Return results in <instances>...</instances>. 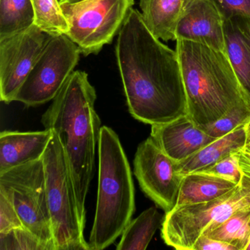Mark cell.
Returning a JSON list of instances; mask_svg holds the SVG:
<instances>
[{"mask_svg":"<svg viewBox=\"0 0 250 250\" xmlns=\"http://www.w3.org/2000/svg\"><path fill=\"white\" fill-rule=\"evenodd\" d=\"M96 92L84 71H74L43 113L45 129L58 134L66 154L82 217L95 169L102 122L95 109Z\"/></svg>","mask_w":250,"mask_h":250,"instance_id":"obj_2","label":"cell"},{"mask_svg":"<svg viewBox=\"0 0 250 250\" xmlns=\"http://www.w3.org/2000/svg\"><path fill=\"white\" fill-rule=\"evenodd\" d=\"M96 215L89 239L90 250H102L122 235L135 210L131 168L118 134L101 128Z\"/></svg>","mask_w":250,"mask_h":250,"instance_id":"obj_4","label":"cell"},{"mask_svg":"<svg viewBox=\"0 0 250 250\" xmlns=\"http://www.w3.org/2000/svg\"><path fill=\"white\" fill-rule=\"evenodd\" d=\"M0 193L12 203L24 228L55 250L43 159L1 172Z\"/></svg>","mask_w":250,"mask_h":250,"instance_id":"obj_7","label":"cell"},{"mask_svg":"<svg viewBox=\"0 0 250 250\" xmlns=\"http://www.w3.org/2000/svg\"><path fill=\"white\" fill-rule=\"evenodd\" d=\"M134 0H83L61 5L68 24L66 36L84 55L98 54L113 40Z\"/></svg>","mask_w":250,"mask_h":250,"instance_id":"obj_8","label":"cell"},{"mask_svg":"<svg viewBox=\"0 0 250 250\" xmlns=\"http://www.w3.org/2000/svg\"><path fill=\"white\" fill-rule=\"evenodd\" d=\"M250 118V106H238L215 122L200 127L206 134L214 139L220 138L245 124Z\"/></svg>","mask_w":250,"mask_h":250,"instance_id":"obj_24","label":"cell"},{"mask_svg":"<svg viewBox=\"0 0 250 250\" xmlns=\"http://www.w3.org/2000/svg\"><path fill=\"white\" fill-rule=\"evenodd\" d=\"M1 250H50V248L27 228H19L0 232Z\"/></svg>","mask_w":250,"mask_h":250,"instance_id":"obj_23","label":"cell"},{"mask_svg":"<svg viewBox=\"0 0 250 250\" xmlns=\"http://www.w3.org/2000/svg\"><path fill=\"white\" fill-rule=\"evenodd\" d=\"M117 62L130 114L150 125L187 115V96L176 51L149 30L131 8L120 29Z\"/></svg>","mask_w":250,"mask_h":250,"instance_id":"obj_1","label":"cell"},{"mask_svg":"<svg viewBox=\"0 0 250 250\" xmlns=\"http://www.w3.org/2000/svg\"><path fill=\"white\" fill-rule=\"evenodd\" d=\"M250 206V178L243 175L241 183L214 200L177 206L166 213L162 238L178 250H193L199 238L225 222L234 213Z\"/></svg>","mask_w":250,"mask_h":250,"instance_id":"obj_6","label":"cell"},{"mask_svg":"<svg viewBox=\"0 0 250 250\" xmlns=\"http://www.w3.org/2000/svg\"><path fill=\"white\" fill-rule=\"evenodd\" d=\"M151 126L150 137L175 162H182L216 140L197 126L187 115Z\"/></svg>","mask_w":250,"mask_h":250,"instance_id":"obj_13","label":"cell"},{"mask_svg":"<svg viewBox=\"0 0 250 250\" xmlns=\"http://www.w3.org/2000/svg\"><path fill=\"white\" fill-rule=\"evenodd\" d=\"M225 54L250 105V18L237 16L224 21Z\"/></svg>","mask_w":250,"mask_h":250,"instance_id":"obj_15","label":"cell"},{"mask_svg":"<svg viewBox=\"0 0 250 250\" xmlns=\"http://www.w3.org/2000/svg\"><path fill=\"white\" fill-rule=\"evenodd\" d=\"M187 102V115L199 127L215 122L238 106L249 105L226 54L177 40Z\"/></svg>","mask_w":250,"mask_h":250,"instance_id":"obj_3","label":"cell"},{"mask_svg":"<svg viewBox=\"0 0 250 250\" xmlns=\"http://www.w3.org/2000/svg\"><path fill=\"white\" fill-rule=\"evenodd\" d=\"M134 172L143 192L165 213L175 207L184 176L177 172L176 162L161 150L151 137L139 145Z\"/></svg>","mask_w":250,"mask_h":250,"instance_id":"obj_11","label":"cell"},{"mask_svg":"<svg viewBox=\"0 0 250 250\" xmlns=\"http://www.w3.org/2000/svg\"><path fill=\"white\" fill-rule=\"evenodd\" d=\"M54 131H2L0 134V173L42 159Z\"/></svg>","mask_w":250,"mask_h":250,"instance_id":"obj_14","label":"cell"},{"mask_svg":"<svg viewBox=\"0 0 250 250\" xmlns=\"http://www.w3.org/2000/svg\"><path fill=\"white\" fill-rule=\"evenodd\" d=\"M188 0H140L142 17L150 32L160 40L176 42L177 25Z\"/></svg>","mask_w":250,"mask_h":250,"instance_id":"obj_17","label":"cell"},{"mask_svg":"<svg viewBox=\"0 0 250 250\" xmlns=\"http://www.w3.org/2000/svg\"><path fill=\"white\" fill-rule=\"evenodd\" d=\"M245 250H250V238L249 240L248 244H247V247H246Z\"/></svg>","mask_w":250,"mask_h":250,"instance_id":"obj_32","label":"cell"},{"mask_svg":"<svg viewBox=\"0 0 250 250\" xmlns=\"http://www.w3.org/2000/svg\"><path fill=\"white\" fill-rule=\"evenodd\" d=\"M203 235L229 243L238 250H245L250 238V206L235 212Z\"/></svg>","mask_w":250,"mask_h":250,"instance_id":"obj_21","label":"cell"},{"mask_svg":"<svg viewBox=\"0 0 250 250\" xmlns=\"http://www.w3.org/2000/svg\"><path fill=\"white\" fill-rule=\"evenodd\" d=\"M246 131V146L250 147V118L245 124Z\"/></svg>","mask_w":250,"mask_h":250,"instance_id":"obj_30","label":"cell"},{"mask_svg":"<svg viewBox=\"0 0 250 250\" xmlns=\"http://www.w3.org/2000/svg\"><path fill=\"white\" fill-rule=\"evenodd\" d=\"M81 53L66 35H53L20 87L16 102L36 106L53 100L74 72Z\"/></svg>","mask_w":250,"mask_h":250,"instance_id":"obj_9","label":"cell"},{"mask_svg":"<svg viewBox=\"0 0 250 250\" xmlns=\"http://www.w3.org/2000/svg\"><path fill=\"white\" fill-rule=\"evenodd\" d=\"M245 124L209 143L182 162H176V170L184 176L207 169L231 153L240 151L246 145Z\"/></svg>","mask_w":250,"mask_h":250,"instance_id":"obj_16","label":"cell"},{"mask_svg":"<svg viewBox=\"0 0 250 250\" xmlns=\"http://www.w3.org/2000/svg\"><path fill=\"white\" fill-rule=\"evenodd\" d=\"M198 172L219 177L235 184L241 183L243 178L238 164V152L228 155L213 166Z\"/></svg>","mask_w":250,"mask_h":250,"instance_id":"obj_25","label":"cell"},{"mask_svg":"<svg viewBox=\"0 0 250 250\" xmlns=\"http://www.w3.org/2000/svg\"><path fill=\"white\" fill-rule=\"evenodd\" d=\"M53 35L36 24L0 39V99L6 104L16 96Z\"/></svg>","mask_w":250,"mask_h":250,"instance_id":"obj_10","label":"cell"},{"mask_svg":"<svg viewBox=\"0 0 250 250\" xmlns=\"http://www.w3.org/2000/svg\"><path fill=\"white\" fill-rule=\"evenodd\" d=\"M35 24L31 0H0V39Z\"/></svg>","mask_w":250,"mask_h":250,"instance_id":"obj_20","label":"cell"},{"mask_svg":"<svg viewBox=\"0 0 250 250\" xmlns=\"http://www.w3.org/2000/svg\"><path fill=\"white\" fill-rule=\"evenodd\" d=\"M23 227L24 225L12 203L0 193V232Z\"/></svg>","mask_w":250,"mask_h":250,"instance_id":"obj_27","label":"cell"},{"mask_svg":"<svg viewBox=\"0 0 250 250\" xmlns=\"http://www.w3.org/2000/svg\"><path fill=\"white\" fill-rule=\"evenodd\" d=\"M238 164L241 173L244 176L250 178V147L244 146L238 152Z\"/></svg>","mask_w":250,"mask_h":250,"instance_id":"obj_29","label":"cell"},{"mask_svg":"<svg viewBox=\"0 0 250 250\" xmlns=\"http://www.w3.org/2000/svg\"><path fill=\"white\" fill-rule=\"evenodd\" d=\"M175 36L225 53L224 20L210 0L187 1Z\"/></svg>","mask_w":250,"mask_h":250,"instance_id":"obj_12","label":"cell"},{"mask_svg":"<svg viewBox=\"0 0 250 250\" xmlns=\"http://www.w3.org/2000/svg\"><path fill=\"white\" fill-rule=\"evenodd\" d=\"M164 218L155 207L144 210L124 229L117 250H146Z\"/></svg>","mask_w":250,"mask_h":250,"instance_id":"obj_19","label":"cell"},{"mask_svg":"<svg viewBox=\"0 0 250 250\" xmlns=\"http://www.w3.org/2000/svg\"><path fill=\"white\" fill-rule=\"evenodd\" d=\"M83 0H58V2L61 5L62 4H74L77 2H82Z\"/></svg>","mask_w":250,"mask_h":250,"instance_id":"obj_31","label":"cell"},{"mask_svg":"<svg viewBox=\"0 0 250 250\" xmlns=\"http://www.w3.org/2000/svg\"><path fill=\"white\" fill-rule=\"evenodd\" d=\"M238 184L203 172H192L183 177L177 206L205 203L229 192Z\"/></svg>","mask_w":250,"mask_h":250,"instance_id":"obj_18","label":"cell"},{"mask_svg":"<svg viewBox=\"0 0 250 250\" xmlns=\"http://www.w3.org/2000/svg\"><path fill=\"white\" fill-rule=\"evenodd\" d=\"M42 159L55 250H90L66 154L55 131Z\"/></svg>","mask_w":250,"mask_h":250,"instance_id":"obj_5","label":"cell"},{"mask_svg":"<svg viewBox=\"0 0 250 250\" xmlns=\"http://www.w3.org/2000/svg\"><path fill=\"white\" fill-rule=\"evenodd\" d=\"M224 21L237 16L250 18V0H210Z\"/></svg>","mask_w":250,"mask_h":250,"instance_id":"obj_26","label":"cell"},{"mask_svg":"<svg viewBox=\"0 0 250 250\" xmlns=\"http://www.w3.org/2000/svg\"><path fill=\"white\" fill-rule=\"evenodd\" d=\"M193 250H238L229 243L213 239L210 237L202 235L196 241Z\"/></svg>","mask_w":250,"mask_h":250,"instance_id":"obj_28","label":"cell"},{"mask_svg":"<svg viewBox=\"0 0 250 250\" xmlns=\"http://www.w3.org/2000/svg\"><path fill=\"white\" fill-rule=\"evenodd\" d=\"M35 24L51 35L65 34L68 24L58 0H31Z\"/></svg>","mask_w":250,"mask_h":250,"instance_id":"obj_22","label":"cell"}]
</instances>
